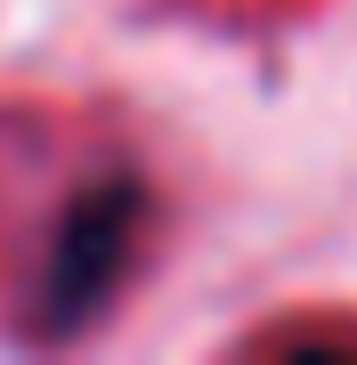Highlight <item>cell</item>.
<instances>
[{"instance_id":"6da1fadb","label":"cell","mask_w":357,"mask_h":365,"mask_svg":"<svg viewBox=\"0 0 357 365\" xmlns=\"http://www.w3.org/2000/svg\"><path fill=\"white\" fill-rule=\"evenodd\" d=\"M138 211L146 203H138L130 179L90 187V195L66 211L49 276H41V317H49V325H81V317L106 300V284L122 276V260H130V244H138Z\"/></svg>"}]
</instances>
